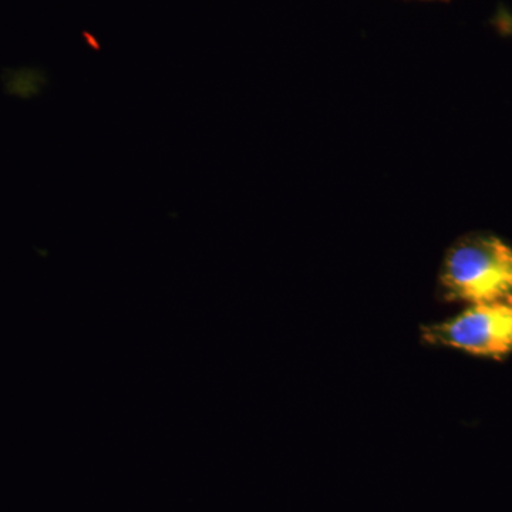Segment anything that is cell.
<instances>
[{
    "label": "cell",
    "instance_id": "2",
    "mask_svg": "<svg viewBox=\"0 0 512 512\" xmlns=\"http://www.w3.org/2000/svg\"><path fill=\"white\" fill-rule=\"evenodd\" d=\"M421 339L468 355L503 359L512 353V299L470 305L454 318L424 326Z\"/></svg>",
    "mask_w": 512,
    "mask_h": 512
},
{
    "label": "cell",
    "instance_id": "1",
    "mask_svg": "<svg viewBox=\"0 0 512 512\" xmlns=\"http://www.w3.org/2000/svg\"><path fill=\"white\" fill-rule=\"evenodd\" d=\"M439 291L446 302L470 305L511 301L512 248L493 235H474L447 252Z\"/></svg>",
    "mask_w": 512,
    "mask_h": 512
}]
</instances>
